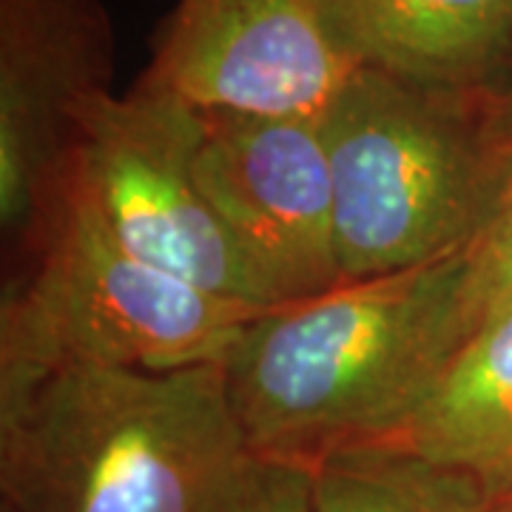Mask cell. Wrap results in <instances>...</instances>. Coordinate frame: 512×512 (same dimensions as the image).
Here are the masks:
<instances>
[{
    "mask_svg": "<svg viewBox=\"0 0 512 512\" xmlns=\"http://www.w3.org/2000/svg\"><path fill=\"white\" fill-rule=\"evenodd\" d=\"M464 274L467 251L256 313L222 362L256 456L396 439L467 336Z\"/></svg>",
    "mask_w": 512,
    "mask_h": 512,
    "instance_id": "6da1fadb",
    "label": "cell"
},
{
    "mask_svg": "<svg viewBox=\"0 0 512 512\" xmlns=\"http://www.w3.org/2000/svg\"><path fill=\"white\" fill-rule=\"evenodd\" d=\"M222 365L74 367L0 407L18 512H234L262 470Z\"/></svg>",
    "mask_w": 512,
    "mask_h": 512,
    "instance_id": "7a4b0ae2",
    "label": "cell"
},
{
    "mask_svg": "<svg viewBox=\"0 0 512 512\" xmlns=\"http://www.w3.org/2000/svg\"><path fill=\"white\" fill-rule=\"evenodd\" d=\"M319 128L342 282L399 274L476 242L510 160L498 92L353 69Z\"/></svg>",
    "mask_w": 512,
    "mask_h": 512,
    "instance_id": "3957f363",
    "label": "cell"
},
{
    "mask_svg": "<svg viewBox=\"0 0 512 512\" xmlns=\"http://www.w3.org/2000/svg\"><path fill=\"white\" fill-rule=\"evenodd\" d=\"M0 302V407L74 367L168 373L222 365L262 308L128 254L83 208L55 202Z\"/></svg>",
    "mask_w": 512,
    "mask_h": 512,
    "instance_id": "277c9868",
    "label": "cell"
},
{
    "mask_svg": "<svg viewBox=\"0 0 512 512\" xmlns=\"http://www.w3.org/2000/svg\"><path fill=\"white\" fill-rule=\"evenodd\" d=\"M202 111L140 77L92 97L74 123L55 202L83 208L128 254L194 288L268 308L197 183Z\"/></svg>",
    "mask_w": 512,
    "mask_h": 512,
    "instance_id": "5b68a950",
    "label": "cell"
},
{
    "mask_svg": "<svg viewBox=\"0 0 512 512\" xmlns=\"http://www.w3.org/2000/svg\"><path fill=\"white\" fill-rule=\"evenodd\" d=\"M197 183L268 305L342 285L319 117L202 111Z\"/></svg>",
    "mask_w": 512,
    "mask_h": 512,
    "instance_id": "8992f818",
    "label": "cell"
},
{
    "mask_svg": "<svg viewBox=\"0 0 512 512\" xmlns=\"http://www.w3.org/2000/svg\"><path fill=\"white\" fill-rule=\"evenodd\" d=\"M103 0H0V225L23 254L46 220L80 109L111 92Z\"/></svg>",
    "mask_w": 512,
    "mask_h": 512,
    "instance_id": "52a82bcc",
    "label": "cell"
},
{
    "mask_svg": "<svg viewBox=\"0 0 512 512\" xmlns=\"http://www.w3.org/2000/svg\"><path fill=\"white\" fill-rule=\"evenodd\" d=\"M350 72L316 0H177L143 77L200 111L322 117Z\"/></svg>",
    "mask_w": 512,
    "mask_h": 512,
    "instance_id": "ba28073f",
    "label": "cell"
},
{
    "mask_svg": "<svg viewBox=\"0 0 512 512\" xmlns=\"http://www.w3.org/2000/svg\"><path fill=\"white\" fill-rule=\"evenodd\" d=\"M353 69L407 83L501 92L512 69V0H316Z\"/></svg>",
    "mask_w": 512,
    "mask_h": 512,
    "instance_id": "9c48e42d",
    "label": "cell"
},
{
    "mask_svg": "<svg viewBox=\"0 0 512 512\" xmlns=\"http://www.w3.org/2000/svg\"><path fill=\"white\" fill-rule=\"evenodd\" d=\"M495 495L512 481V308L478 325L399 436Z\"/></svg>",
    "mask_w": 512,
    "mask_h": 512,
    "instance_id": "30bf717a",
    "label": "cell"
},
{
    "mask_svg": "<svg viewBox=\"0 0 512 512\" xmlns=\"http://www.w3.org/2000/svg\"><path fill=\"white\" fill-rule=\"evenodd\" d=\"M308 473L313 512H490L493 498L476 476L390 439L330 450Z\"/></svg>",
    "mask_w": 512,
    "mask_h": 512,
    "instance_id": "8fae6325",
    "label": "cell"
},
{
    "mask_svg": "<svg viewBox=\"0 0 512 512\" xmlns=\"http://www.w3.org/2000/svg\"><path fill=\"white\" fill-rule=\"evenodd\" d=\"M507 134H510V160L504 180L481 234L467 248V274H464L467 336L487 319H493L495 313L512 308V128Z\"/></svg>",
    "mask_w": 512,
    "mask_h": 512,
    "instance_id": "7c38bea8",
    "label": "cell"
},
{
    "mask_svg": "<svg viewBox=\"0 0 512 512\" xmlns=\"http://www.w3.org/2000/svg\"><path fill=\"white\" fill-rule=\"evenodd\" d=\"M234 512H313L308 467L265 461L254 487Z\"/></svg>",
    "mask_w": 512,
    "mask_h": 512,
    "instance_id": "4fadbf2b",
    "label": "cell"
},
{
    "mask_svg": "<svg viewBox=\"0 0 512 512\" xmlns=\"http://www.w3.org/2000/svg\"><path fill=\"white\" fill-rule=\"evenodd\" d=\"M490 512H512V481L490 498Z\"/></svg>",
    "mask_w": 512,
    "mask_h": 512,
    "instance_id": "5bb4252c",
    "label": "cell"
},
{
    "mask_svg": "<svg viewBox=\"0 0 512 512\" xmlns=\"http://www.w3.org/2000/svg\"><path fill=\"white\" fill-rule=\"evenodd\" d=\"M498 97H501L504 123H507V128H512V69H510V74H507V83H504V89L498 92Z\"/></svg>",
    "mask_w": 512,
    "mask_h": 512,
    "instance_id": "9a60e30c",
    "label": "cell"
},
{
    "mask_svg": "<svg viewBox=\"0 0 512 512\" xmlns=\"http://www.w3.org/2000/svg\"><path fill=\"white\" fill-rule=\"evenodd\" d=\"M0 512H18V510H12L9 504H3V501H0Z\"/></svg>",
    "mask_w": 512,
    "mask_h": 512,
    "instance_id": "2e32d148",
    "label": "cell"
}]
</instances>
